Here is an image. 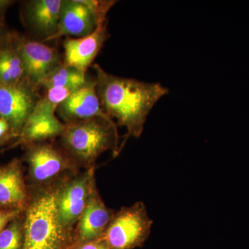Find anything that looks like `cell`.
<instances>
[{
  "label": "cell",
  "mask_w": 249,
  "mask_h": 249,
  "mask_svg": "<svg viewBox=\"0 0 249 249\" xmlns=\"http://www.w3.org/2000/svg\"><path fill=\"white\" fill-rule=\"evenodd\" d=\"M96 73L98 98L103 111L118 124L125 127L129 137L139 138L149 113L157 101L168 93L160 83H149L114 76L98 65H93Z\"/></svg>",
  "instance_id": "obj_1"
},
{
  "label": "cell",
  "mask_w": 249,
  "mask_h": 249,
  "mask_svg": "<svg viewBox=\"0 0 249 249\" xmlns=\"http://www.w3.org/2000/svg\"><path fill=\"white\" fill-rule=\"evenodd\" d=\"M114 213L105 204L95 187L75 229L74 237L78 245L99 240Z\"/></svg>",
  "instance_id": "obj_11"
},
{
  "label": "cell",
  "mask_w": 249,
  "mask_h": 249,
  "mask_svg": "<svg viewBox=\"0 0 249 249\" xmlns=\"http://www.w3.org/2000/svg\"><path fill=\"white\" fill-rule=\"evenodd\" d=\"M76 249H109L102 240H98L92 242L80 244L76 247Z\"/></svg>",
  "instance_id": "obj_23"
},
{
  "label": "cell",
  "mask_w": 249,
  "mask_h": 249,
  "mask_svg": "<svg viewBox=\"0 0 249 249\" xmlns=\"http://www.w3.org/2000/svg\"><path fill=\"white\" fill-rule=\"evenodd\" d=\"M109 37L107 22L98 24L93 32L85 37H67L63 45L64 64L86 74Z\"/></svg>",
  "instance_id": "obj_9"
},
{
  "label": "cell",
  "mask_w": 249,
  "mask_h": 249,
  "mask_svg": "<svg viewBox=\"0 0 249 249\" xmlns=\"http://www.w3.org/2000/svg\"><path fill=\"white\" fill-rule=\"evenodd\" d=\"M95 187L94 168L73 174L62 181L58 198V217L62 227L71 235Z\"/></svg>",
  "instance_id": "obj_6"
},
{
  "label": "cell",
  "mask_w": 249,
  "mask_h": 249,
  "mask_svg": "<svg viewBox=\"0 0 249 249\" xmlns=\"http://www.w3.org/2000/svg\"><path fill=\"white\" fill-rule=\"evenodd\" d=\"M97 26L96 18L83 0H62L58 31L47 42L62 36L85 37Z\"/></svg>",
  "instance_id": "obj_13"
},
{
  "label": "cell",
  "mask_w": 249,
  "mask_h": 249,
  "mask_svg": "<svg viewBox=\"0 0 249 249\" xmlns=\"http://www.w3.org/2000/svg\"><path fill=\"white\" fill-rule=\"evenodd\" d=\"M5 142H2V141H0V146H1V145H2L3 144H4Z\"/></svg>",
  "instance_id": "obj_26"
},
{
  "label": "cell",
  "mask_w": 249,
  "mask_h": 249,
  "mask_svg": "<svg viewBox=\"0 0 249 249\" xmlns=\"http://www.w3.org/2000/svg\"><path fill=\"white\" fill-rule=\"evenodd\" d=\"M11 1H4V0H0V22L2 23V19L4 18V15L6 12V9L9 8L11 4Z\"/></svg>",
  "instance_id": "obj_24"
},
{
  "label": "cell",
  "mask_w": 249,
  "mask_h": 249,
  "mask_svg": "<svg viewBox=\"0 0 249 249\" xmlns=\"http://www.w3.org/2000/svg\"><path fill=\"white\" fill-rule=\"evenodd\" d=\"M39 97L27 82L18 85L0 84V118L8 121L15 137H19Z\"/></svg>",
  "instance_id": "obj_8"
},
{
  "label": "cell",
  "mask_w": 249,
  "mask_h": 249,
  "mask_svg": "<svg viewBox=\"0 0 249 249\" xmlns=\"http://www.w3.org/2000/svg\"><path fill=\"white\" fill-rule=\"evenodd\" d=\"M29 198L20 160L0 166V209L24 211Z\"/></svg>",
  "instance_id": "obj_12"
},
{
  "label": "cell",
  "mask_w": 249,
  "mask_h": 249,
  "mask_svg": "<svg viewBox=\"0 0 249 249\" xmlns=\"http://www.w3.org/2000/svg\"><path fill=\"white\" fill-rule=\"evenodd\" d=\"M56 112L64 124L94 117H108L100 102L95 80H88L75 90L58 106Z\"/></svg>",
  "instance_id": "obj_10"
},
{
  "label": "cell",
  "mask_w": 249,
  "mask_h": 249,
  "mask_svg": "<svg viewBox=\"0 0 249 249\" xmlns=\"http://www.w3.org/2000/svg\"><path fill=\"white\" fill-rule=\"evenodd\" d=\"M65 124L55 114H31L19 135V143L29 145L60 137Z\"/></svg>",
  "instance_id": "obj_15"
},
{
  "label": "cell",
  "mask_w": 249,
  "mask_h": 249,
  "mask_svg": "<svg viewBox=\"0 0 249 249\" xmlns=\"http://www.w3.org/2000/svg\"><path fill=\"white\" fill-rule=\"evenodd\" d=\"M81 87V86H80ZM80 87H56L46 89L43 97H40L31 114H55L57 108L75 90Z\"/></svg>",
  "instance_id": "obj_18"
},
{
  "label": "cell",
  "mask_w": 249,
  "mask_h": 249,
  "mask_svg": "<svg viewBox=\"0 0 249 249\" xmlns=\"http://www.w3.org/2000/svg\"><path fill=\"white\" fill-rule=\"evenodd\" d=\"M22 242L23 222L19 217L0 232V249H21Z\"/></svg>",
  "instance_id": "obj_19"
},
{
  "label": "cell",
  "mask_w": 249,
  "mask_h": 249,
  "mask_svg": "<svg viewBox=\"0 0 249 249\" xmlns=\"http://www.w3.org/2000/svg\"><path fill=\"white\" fill-rule=\"evenodd\" d=\"M152 224L145 204L138 201L116 212L99 240L109 249H132L148 237Z\"/></svg>",
  "instance_id": "obj_4"
},
{
  "label": "cell",
  "mask_w": 249,
  "mask_h": 249,
  "mask_svg": "<svg viewBox=\"0 0 249 249\" xmlns=\"http://www.w3.org/2000/svg\"><path fill=\"white\" fill-rule=\"evenodd\" d=\"M59 143L62 150L78 168H94L98 157L105 152L119 153L116 124L108 117L73 121L65 124Z\"/></svg>",
  "instance_id": "obj_3"
},
{
  "label": "cell",
  "mask_w": 249,
  "mask_h": 249,
  "mask_svg": "<svg viewBox=\"0 0 249 249\" xmlns=\"http://www.w3.org/2000/svg\"><path fill=\"white\" fill-rule=\"evenodd\" d=\"M88 81L85 73L62 63L41 82L39 88L48 89L56 87H80Z\"/></svg>",
  "instance_id": "obj_17"
},
{
  "label": "cell",
  "mask_w": 249,
  "mask_h": 249,
  "mask_svg": "<svg viewBox=\"0 0 249 249\" xmlns=\"http://www.w3.org/2000/svg\"><path fill=\"white\" fill-rule=\"evenodd\" d=\"M62 0H33L26 5L28 22L47 42L58 31Z\"/></svg>",
  "instance_id": "obj_14"
},
{
  "label": "cell",
  "mask_w": 249,
  "mask_h": 249,
  "mask_svg": "<svg viewBox=\"0 0 249 249\" xmlns=\"http://www.w3.org/2000/svg\"><path fill=\"white\" fill-rule=\"evenodd\" d=\"M83 1L96 18L98 25L107 22V13L116 2L112 0H83Z\"/></svg>",
  "instance_id": "obj_20"
},
{
  "label": "cell",
  "mask_w": 249,
  "mask_h": 249,
  "mask_svg": "<svg viewBox=\"0 0 249 249\" xmlns=\"http://www.w3.org/2000/svg\"><path fill=\"white\" fill-rule=\"evenodd\" d=\"M22 213L23 211L17 210L0 209V232L4 230L10 222L19 217Z\"/></svg>",
  "instance_id": "obj_21"
},
{
  "label": "cell",
  "mask_w": 249,
  "mask_h": 249,
  "mask_svg": "<svg viewBox=\"0 0 249 249\" xmlns=\"http://www.w3.org/2000/svg\"><path fill=\"white\" fill-rule=\"evenodd\" d=\"M14 137V135L11 132V126L8 121L3 118H0V141L6 142Z\"/></svg>",
  "instance_id": "obj_22"
},
{
  "label": "cell",
  "mask_w": 249,
  "mask_h": 249,
  "mask_svg": "<svg viewBox=\"0 0 249 249\" xmlns=\"http://www.w3.org/2000/svg\"><path fill=\"white\" fill-rule=\"evenodd\" d=\"M24 160L29 166L31 181L36 187L58 182L79 168L61 147L46 142L27 145Z\"/></svg>",
  "instance_id": "obj_5"
},
{
  "label": "cell",
  "mask_w": 249,
  "mask_h": 249,
  "mask_svg": "<svg viewBox=\"0 0 249 249\" xmlns=\"http://www.w3.org/2000/svg\"><path fill=\"white\" fill-rule=\"evenodd\" d=\"M5 37H6V35H5L4 28H3V24L0 22V47L5 43Z\"/></svg>",
  "instance_id": "obj_25"
},
{
  "label": "cell",
  "mask_w": 249,
  "mask_h": 249,
  "mask_svg": "<svg viewBox=\"0 0 249 249\" xmlns=\"http://www.w3.org/2000/svg\"><path fill=\"white\" fill-rule=\"evenodd\" d=\"M63 179L49 186L37 187L31 193L23 211L21 249H67L70 246L73 236L62 227L58 217L59 190Z\"/></svg>",
  "instance_id": "obj_2"
},
{
  "label": "cell",
  "mask_w": 249,
  "mask_h": 249,
  "mask_svg": "<svg viewBox=\"0 0 249 249\" xmlns=\"http://www.w3.org/2000/svg\"><path fill=\"white\" fill-rule=\"evenodd\" d=\"M12 41L22 59L25 81L37 90L41 82L62 63L58 50L42 42L26 38L14 37Z\"/></svg>",
  "instance_id": "obj_7"
},
{
  "label": "cell",
  "mask_w": 249,
  "mask_h": 249,
  "mask_svg": "<svg viewBox=\"0 0 249 249\" xmlns=\"http://www.w3.org/2000/svg\"><path fill=\"white\" fill-rule=\"evenodd\" d=\"M25 81V71L17 49L9 39L0 47V84L18 85Z\"/></svg>",
  "instance_id": "obj_16"
}]
</instances>
